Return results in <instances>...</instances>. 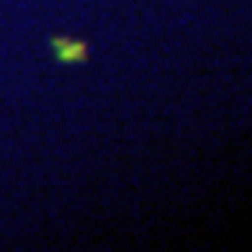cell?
Here are the masks:
<instances>
[{
  "label": "cell",
  "mask_w": 252,
  "mask_h": 252,
  "mask_svg": "<svg viewBox=\"0 0 252 252\" xmlns=\"http://www.w3.org/2000/svg\"><path fill=\"white\" fill-rule=\"evenodd\" d=\"M54 49L57 57L62 62H85L88 60V47L83 41H70V39H54Z\"/></svg>",
  "instance_id": "6da1fadb"
}]
</instances>
